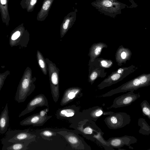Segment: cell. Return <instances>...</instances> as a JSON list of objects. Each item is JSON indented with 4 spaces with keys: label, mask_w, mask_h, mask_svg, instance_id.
<instances>
[{
    "label": "cell",
    "mask_w": 150,
    "mask_h": 150,
    "mask_svg": "<svg viewBox=\"0 0 150 150\" xmlns=\"http://www.w3.org/2000/svg\"><path fill=\"white\" fill-rule=\"evenodd\" d=\"M69 127L77 130L79 134L101 146L106 150H114L103 137L104 133L96 125L95 122L87 119L71 123Z\"/></svg>",
    "instance_id": "cell-1"
},
{
    "label": "cell",
    "mask_w": 150,
    "mask_h": 150,
    "mask_svg": "<svg viewBox=\"0 0 150 150\" xmlns=\"http://www.w3.org/2000/svg\"><path fill=\"white\" fill-rule=\"evenodd\" d=\"M150 85V73H143L99 97H110L118 93L136 90L139 88Z\"/></svg>",
    "instance_id": "cell-2"
},
{
    "label": "cell",
    "mask_w": 150,
    "mask_h": 150,
    "mask_svg": "<svg viewBox=\"0 0 150 150\" xmlns=\"http://www.w3.org/2000/svg\"><path fill=\"white\" fill-rule=\"evenodd\" d=\"M91 4L100 13L113 18L121 14L126 6L117 0H95Z\"/></svg>",
    "instance_id": "cell-3"
},
{
    "label": "cell",
    "mask_w": 150,
    "mask_h": 150,
    "mask_svg": "<svg viewBox=\"0 0 150 150\" xmlns=\"http://www.w3.org/2000/svg\"><path fill=\"white\" fill-rule=\"evenodd\" d=\"M57 133L64 137L73 150H91V146L79 135L76 130L62 129H59Z\"/></svg>",
    "instance_id": "cell-4"
},
{
    "label": "cell",
    "mask_w": 150,
    "mask_h": 150,
    "mask_svg": "<svg viewBox=\"0 0 150 150\" xmlns=\"http://www.w3.org/2000/svg\"><path fill=\"white\" fill-rule=\"evenodd\" d=\"M80 108L73 105L58 109L55 115L58 119L65 120L71 123L79 122L83 120Z\"/></svg>",
    "instance_id": "cell-5"
},
{
    "label": "cell",
    "mask_w": 150,
    "mask_h": 150,
    "mask_svg": "<svg viewBox=\"0 0 150 150\" xmlns=\"http://www.w3.org/2000/svg\"><path fill=\"white\" fill-rule=\"evenodd\" d=\"M36 135L30 131V129L23 130H9L5 137L1 139V142H22L27 141H35Z\"/></svg>",
    "instance_id": "cell-6"
},
{
    "label": "cell",
    "mask_w": 150,
    "mask_h": 150,
    "mask_svg": "<svg viewBox=\"0 0 150 150\" xmlns=\"http://www.w3.org/2000/svg\"><path fill=\"white\" fill-rule=\"evenodd\" d=\"M131 121L130 115L125 112L114 113L106 117L104 120L108 127L112 129L122 128L129 124Z\"/></svg>",
    "instance_id": "cell-7"
},
{
    "label": "cell",
    "mask_w": 150,
    "mask_h": 150,
    "mask_svg": "<svg viewBox=\"0 0 150 150\" xmlns=\"http://www.w3.org/2000/svg\"><path fill=\"white\" fill-rule=\"evenodd\" d=\"M34 81L29 77H24L18 86L15 99L18 103L24 102L35 88Z\"/></svg>",
    "instance_id": "cell-8"
},
{
    "label": "cell",
    "mask_w": 150,
    "mask_h": 150,
    "mask_svg": "<svg viewBox=\"0 0 150 150\" xmlns=\"http://www.w3.org/2000/svg\"><path fill=\"white\" fill-rule=\"evenodd\" d=\"M138 68L132 65L129 67L128 69L123 72L119 73L117 71L114 72L110 77L104 80L98 87L99 89L110 86L122 80L128 75L135 71Z\"/></svg>",
    "instance_id": "cell-9"
},
{
    "label": "cell",
    "mask_w": 150,
    "mask_h": 150,
    "mask_svg": "<svg viewBox=\"0 0 150 150\" xmlns=\"http://www.w3.org/2000/svg\"><path fill=\"white\" fill-rule=\"evenodd\" d=\"M51 93L54 101L56 103L59 97L58 72L54 64H48Z\"/></svg>",
    "instance_id": "cell-10"
},
{
    "label": "cell",
    "mask_w": 150,
    "mask_h": 150,
    "mask_svg": "<svg viewBox=\"0 0 150 150\" xmlns=\"http://www.w3.org/2000/svg\"><path fill=\"white\" fill-rule=\"evenodd\" d=\"M134 91H130L127 93L115 98L110 108H117L128 106L140 97L139 93L135 94Z\"/></svg>",
    "instance_id": "cell-11"
},
{
    "label": "cell",
    "mask_w": 150,
    "mask_h": 150,
    "mask_svg": "<svg viewBox=\"0 0 150 150\" xmlns=\"http://www.w3.org/2000/svg\"><path fill=\"white\" fill-rule=\"evenodd\" d=\"M137 139L134 137L128 135L111 137L106 140L108 144L113 148L119 149L126 145L132 149L133 148L130 145L137 143Z\"/></svg>",
    "instance_id": "cell-12"
},
{
    "label": "cell",
    "mask_w": 150,
    "mask_h": 150,
    "mask_svg": "<svg viewBox=\"0 0 150 150\" xmlns=\"http://www.w3.org/2000/svg\"><path fill=\"white\" fill-rule=\"evenodd\" d=\"M81 112L82 119H87L95 122L103 115H110L114 113L105 111L102 107L98 106L84 110Z\"/></svg>",
    "instance_id": "cell-13"
},
{
    "label": "cell",
    "mask_w": 150,
    "mask_h": 150,
    "mask_svg": "<svg viewBox=\"0 0 150 150\" xmlns=\"http://www.w3.org/2000/svg\"><path fill=\"white\" fill-rule=\"evenodd\" d=\"M46 106L49 107L48 100L46 96L40 94L34 97L28 104L26 108L19 115V117L33 111L37 107Z\"/></svg>",
    "instance_id": "cell-14"
},
{
    "label": "cell",
    "mask_w": 150,
    "mask_h": 150,
    "mask_svg": "<svg viewBox=\"0 0 150 150\" xmlns=\"http://www.w3.org/2000/svg\"><path fill=\"white\" fill-rule=\"evenodd\" d=\"M82 89L78 87H72L67 89L64 92L60 105L62 106L70 103L75 99L82 97Z\"/></svg>",
    "instance_id": "cell-15"
},
{
    "label": "cell",
    "mask_w": 150,
    "mask_h": 150,
    "mask_svg": "<svg viewBox=\"0 0 150 150\" xmlns=\"http://www.w3.org/2000/svg\"><path fill=\"white\" fill-rule=\"evenodd\" d=\"M51 115L41 116L39 113L33 114L23 119L20 122L22 126L32 125L33 127L43 125L48 120L52 117Z\"/></svg>",
    "instance_id": "cell-16"
},
{
    "label": "cell",
    "mask_w": 150,
    "mask_h": 150,
    "mask_svg": "<svg viewBox=\"0 0 150 150\" xmlns=\"http://www.w3.org/2000/svg\"><path fill=\"white\" fill-rule=\"evenodd\" d=\"M78 11H74L69 13L64 18L60 27V33L62 37L72 26L76 20Z\"/></svg>",
    "instance_id": "cell-17"
},
{
    "label": "cell",
    "mask_w": 150,
    "mask_h": 150,
    "mask_svg": "<svg viewBox=\"0 0 150 150\" xmlns=\"http://www.w3.org/2000/svg\"><path fill=\"white\" fill-rule=\"evenodd\" d=\"M132 54L130 49L124 47L122 45L120 46L118 48L116 55L118 64L121 66L123 63H125L127 61L130 59Z\"/></svg>",
    "instance_id": "cell-18"
},
{
    "label": "cell",
    "mask_w": 150,
    "mask_h": 150,
    "mask_svg": "<svg viewBox=\"0 0 150 150\" xmlns=\"http://www.w3.org/2000/svg\"><path fill=\"white\" fill-rule=\"evenodd\" d=\"M32 140L26 141L22 142H1L3 146L2 150H26L27 146Z\"/></svg>",
    "instance_id": "cell-19"
},
{
    "label": "cell",
    "mask_w": 150,
    "mask_h": 150,
    "mask_svg": "<svg viewBox=\"0 0 150 150\" xmlns=\"http://www.w3.org/2000/svg\"><path fill=\"white\" fill-rule=\"evenodd\" d=\"M54 0H44L40 9L38 13L37 19L42 21L47 17L49 11Z\"/></svg>",
    "instance_id": "cell-20"
},
{
    "label": "cell",
    "mask_w": 150,
    "mask_h": 150,
    "mask_svg": "<svg viewBox=\"0 0 150 150\" xmlns=\"http://www.w3.org/2000/svg\"><path fill=\"white\" fill-rule=\"evenodd\" d=\"M9 120L8 103H6L0 116V134H3L7 132L9 125Z\"/></svg>",
    "instance_id": "cell-21"
},
{
    "label": "cell",
    "mask_w": 150,
    "mask_h": 150,
    "mask_svg": "<svg viewBox=\"0 0 150 150\" xmlns=\"http://www.w3.org/2000/svg\"><path fill=\"white\" fill-rule=\"evenodd\" d=\"M9 0H0V11L2 21L8 26L10 20L8 10V2Z\"/></svg>",
    "instance_id": "cell-22"
},
{
    "label": "cell",
    "mask_w": 150,
    "mask_h": 150,
    "mask_svg": "<svg viewBox=\"0 0 150 150\" xmlns=\"http://www.w3.org/2000/svg\"><path fill=\"white\" fill-rule=\"evenodd\" d=\"M59 130L57 131L50 128H45L41 129L37 131L40 136L44 139L49 141L53 140L52 137L56 136L57 132Z\"/></svg>",
    "instance_id": "cell-23"
},
{
    "label": "cell",
    "mask_w": 150,
    "mask_h": 150,
    "mask_svg": "<svg viewBox=\"0 0 150 150\" xmlns=\"http://www.w3.org/2000/svg\"><path fill=\"white\" fill-rule=\"evenodd\" d=\"M138 125L140 127L139 132L144 135H149L150 134V126L143 118L138 119Z\"/></svg>",
    "instance_id": "cell-24"
},
{
    "label": "cell",
    "mask_w": 150,
    "mask_h": 150,
    "mask_svg": "<svg viewBox=\"0 0 150 150\" xmlns=\"http://www.w3.org/2000/svg\"><path fill=\"white\" fill-rule=\"evenodd\" d=\"M38 0H21L20 5L21 8L27 12H33Z\"/></svg>",
    "instance_id": "cell-25"
},
{
    "label": "cell",
    "mask_w": 150,
    "mask_h": 150,
    "mask_svg": "<svg viewBox=\"0 0 150 150\" xmlns=\"http://www.w3.org/2000/svg\"><path fill=\"white\" fill-rule=\"evenodd\" d=\"M105 45V44L99 43L92 46L90 52V55L92 59L94 60L100 54L102 50Z\"/></svg>",
    "instance_id": "cell-26"
},
{
    "label": "cell",
    "mask_w": 150,
    "mask_h": 150,
    "mask_svg": "<svg viewBox=\"0 0 150 150\" xmlns=\"http://www.w3.org/2000/svg\"><path fill=\"white\" fill-rule=\"evenodd\" d=\"M143 115L146 116L150 120V105L146 100H144L140 104Z\"/></svg>",
    "instance_id": "cell-27"
},
{
    "label": "cell",
    "mask_w": 150,
    "mask_h": 150,
    "mask_svg": "<svg viewBox=\"0 0 150 150\" xmlns=\"http://www.w3.org/2000/svg\"><path fill=\"white\" fill-rule=\"evenodd\" d=\"M37 59L39 66L44 74H47L46 66L42 56L38 51L37 53Z\"/></svg>",
    "instance_id": "cell-28"
},
{
    "label": "cell",
    "mask_w": 150,
    "mask_h": 150,
    "mask_svg": "<svg viewBox=\"0 0 150 150\" xmlns=\"http://www.w3.org/2000/svg\"><path fill=\"white\" fill-rule=\"evenodd\" d=\"M100 64L102 67L108 68L110 67L112 64V62L111 61L102 60L100 61Z\"/></svg>",
    "instance_id": "cell-29"
},
{
    "label": "cell",
    "mask_w": 150,
    "mask_h": 150,
    "mask_svg": "<svg viewBox=\"0 0 150 150\" xmlns=\"http://www.w3.org/2000/svg\"><path fill=\"white\" fill-rule=\"evenodd\" d=\"M98 76V74L97 72L94 71L92 73L89 78V81L91 84L93 83L94 81L97 78Z\"/></svg>",
    "instance_id": "cell-30"
},
{
    "label": "cell",
    "mask_w": 150,
    "mask_h": 150,
    "mask_svg": "<svg viewBox=\"0 0 150 150\" xmlns=\"http://www.w3.org/2000/svg\"><path fill=\"white\" fill-rule=\"evenodd\" d=\"M20 35V31L19 30H17L13 34L11 37V39L13 40H15L19 38Z\"/></svg>",
    "instance_id": "cell-31"
},
{
    "label": "cell",
    "mask_w": 150,
    "mask_h": 150,
    "mask_svg": "<svg viewBox=\"0 0 150 150\" xmlns=\"http://www.w3.org/2000/svg\"><path fill=\"white\" fill-rule=\"evenodd\" d=\"M49 110V107H48L40 111L39 113L41 116L44 117L47 114V113L48 112Z\"/></svg>",
    "instance_id": "cell-32"
}]
</instances>
